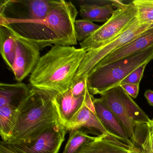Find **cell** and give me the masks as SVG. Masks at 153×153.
Instances as JSON below:
<instances>
[{"label":"cell","instance_id":"1","mask_svg":"<svg viewBox=\"0 0 153 153\" xmlns=\"http://www.w3.org/2000/svg\"><path fill=\"white\" fill-rule=\"evenodd\" d=\"M77 10L71 1L52 0L46 17L32 20H0L13 34L38 47L77 44L75 23Z\"/></svg>","mask_w":153,"mask_h":153},{"label":"cell","instance_id":"2","mask_svg":"<svg viewBox=\"0 0 153 153\" xmlns=\"http://www.w3.org/2000/svg\"><path fill=\"white\" fill-rule=\"evenodd\" d=\"M86 51L72 46L53 45L40 57L30 74L32 88L58 94L66 92L72 85Z\"/></svg>","mask_w":153,"mask_h":153},{"label":"cell","instance_id":"3","mask_svg":"<svg viewBox=\"0 0 153 153\" xmlns=\"http://www.w3.org/2000/svg\"><path fill=\"white\" fill-rule=\"evenodd\" d=\"M55 96L51 92L32 88L18 109L15 127L6 142L19 144L29 142L51 127L63 123Z\"/></svg>","mask_w":153,"mask_h":153},{"label":"cell","instance_id":"4","mask_svg":"<svg viewBox=\"0 0 153 153\" xmlns=\"http://www.w3.org/2000/svg\"><path fill=\"white\" fill-rule=\"evenodd\" d=\"M153 59V45L142 51L113 62L94 66L88 74L87 85L93 95L102 94L120 85L132 71Z\"/></svg>","mask_w":153,"mask_h":153},{"label":"cell","instance_id":"5","mask_svg":"<svg viewBox=\"0 0 153 153\" xmlns=\"http://www.w3.org/2000/svg\"><path fill=\"white\" fill-rule=\"evenodd\" d=\"M116 7L110 19L87 39L79 45L86 51L100 47L123 33L137 16V11L132 1L123 4L120 1H112Z\"/></svg>","mask_w":153,"mask_h":153},{"label":"cell","instance_id":"6","mask_svg":"<svg viewBox=\"0 0 153 153\" xmlns=\"http://www.w3.org/2000/svg\"><path fill=\"white\" fill-rule=\"evenodd\" d=\"M153 26V24H142L136 17L120 35L100 47L87 51L73 81L86 78L90 70L102 59L137 38Z\"/></svg>","mask_w":153,"mask_h":153},{"label":"cell","instance_id":"7","mask_svg":"<svg viewBox=\"0 0 153 153\" xmlns=\"http://www.w3.org/2000/svg\"><path fill=\"white\" fill-rule=\"evenodd\" d=\"M52 0H1L0 20H32L45 18Z\"/></svg>","mask_w":153,"mask_h":153},{"label":"cell","instance_id":"8","mask_svg":"<svg viewBox=\"0 0 153 153\" xmlns=\"http://www.w3.org/2000/svg\"><path fill=\"white\" fill-rule=\"evenodd\" d=\"M68 133L66 126L54 125L32 141L19 144L7 145L17 153H58Z\"/></svg>","mask_w":153,"mask_h":153},{"label":"cell","instance_id":"9","mask_svg":"<svg viewBox=\"0 0 153 153\" xmlns=\"http://www.w3.org/2000/svg\"><path fill=\"white\" fill-rule=\"evenodd\" d=\"M94 98L93 95L90 94L85 104L65 125L68 132L70 133L72 131L78 129L88 134L95 135L96 137L112 134L106 129L96 114Z\"/></svg>","mask_w":153,"mask_h":153},{"label":"cell","instance_id":"10","mask_svg":"<svg viewBox=\"0 0 153 153\" xmlns=\"http://www.w3.org/2000/svg\"><path fill=\"white\" fill-rule=\"evenodd\" d=\"M15 36L17 47L11 71L15 79L21 82L33 70L41 57V51L34 45Z\"/></svg>","mask_w":153,"mask_h":153},{"label":"cell","instance_id":"11","mask_svg":"<svg viewBox=\"0 0 153 153\" xmlns=\"http://www.w3.org/2000/svg\"><path fill=\"white\" fill-rule=\"evenodd\" d=\"M100 96V99L107 105L115 114L125 130L128 137L134 145L135 124L129 117L119 94L117 87L109 89Z\"/></svg>","mask_w":153,"mask_h":153},{"label":"cell","instance_id":"12","mask_svg":"<svg viewBox=\"0 0 153 153\" xmlns=\"http://www.w3.org/2000/svg\"><path fill=\"white\" fill-rule=\"evenodd\" d=\"M152 45H153V26L137 38L109 53L95 66L105 65L126 58L142 51Z\"/></svg>","mask_w":153,"mask_h":153},{"label":"cell","instance_id":"13","mask_svg":"<svg viewBox=\"0 0 153 153\" xmlns=\"http://www.w3.org/2000/svg\"><path fill=\"white\" fill-rule=\"evenodd\" d=\"M138 149L114 135L108 134L86 145L77 153H128Z\"/></svg>","mask_w":153,"mask_h":153},{"label":"cell","instance_id":"14","mask_svg":"<svg viewBox=\"0 0 153 153\" xmlns=\"http://www.w3.org/2000/svg\"><path fill=\"white\" fill-rule=\"evenodd\" d=\"M90 94L88 89L85 96L76 97L69 88L66 92L55 94V102L61 120L64 125H67L85 104Z\"/></svg>","mask_w":153,"mask_h":153},{"label":"cell","instance_id":"15","mask_svg":"<svg viewBox=\"0 0 153 153\" xmlns=\"http://www.w3.org/2000/svg\"><path fill=\"white\" fill-rule=\"evenodd\" d=\"M94 104L96 114L106 129L129 146L135 147L120 123L107 105L100 98H94Z\"/></svg>","mask_w":153,"mask_h":153},{"label":"cell","instance_id":"16","mask_svg":"<svg viewBox=\"0 0 153 153\" xmlns=\"http://www.w3.org/2000/svg\"><path fill=\"white\" fill-rule=\"evenodd\" d=\"M30 89L22 82L0 84V107L10 105L19 108L27 97Z\"/></svg>","mask_w":153,"mask_h":153},{"label":"cell","instance_id":"17","mask_svg":"<svg viewBox=\"0 0 153 153\" xmlns=\"http://www.w3.org/2000/svg\"><path fill=\"white\" fill-rule=\"evenodd\" d=\"M79 3V13L85 20L91 22H105L111 17L114 12L111 4L98 5L87 1H81Z\"/></svg>","mask_w":153,"mask_h":153},{"label":"cell","instance_id":"18","mask_svg":"<svg viewBox=\"0 0 153 153\" xmlns=\"http://www.w3.org/2000/svg\"><path fill=\"white\" fill-rule=\"evenodd\" d=\"M16 39L6 26L0 25V51L9 68L12 69L16 53Z\"/></svg>","mask_w":153,"mask_h":153},{"label":"cell","instance_id":"19","mask_svg":"<svg viewBox=\"0 0 153 153\" xmlns=\"http://www.w3.org/2000/svg\"><path fill=\"white\" fill-rule=\"evenodd\" d=\"M141 153H153V119L144 124H135L134 145Z\"/></svg>","mask_w":153,"mask_h":153},{"label":"cell","instance_id":"20","mask_svg":"<svg viewBox=\"0 0 153 153\" xmlns=\"http://www.w3.org/2000/svg\"><path fill=\"white\" fill-rule=\"evenodd\" d=\"M118 92L126 108L130 119L136 124H144L150 120L146 113L133 101L131 97L120 85L117 86Z\"/></svg>","mask_w":153,"mask_h":153},{"label":"cell","instance_id":"21","mask_svg":"<svg viewBox=\"0 0 153 153\" xmlns=\"http://www.w3.org/2000/svg\"><path fill=\"white\" fill-rule=\"evenodd\" d=\"M18 108L10 105L0 107V135L2 141L9 139L15 127Z\"/></svg>","mask_w":153,"mask_h":153},{"label":"cell","instance_id":"22","mask_svg":"<svg viewBox=\"0 0 153 153\" xmlns=\"http://www.w3.org/2000/svg\"><path fill=\"white\" fill-rule=\"evenodd\" d=\"M99 137H92L79 130L72 131L70 132L63 153H78L85 146L96 140Z\"/></svg>","mask_w":153,"mask_h":153},{"label":"cell","instance_id":"23","mask_svg":"<svg viewBox=\"0 0 153 153\" xmlns=\"http://www.w3.org/2000/svg\"><path fill=\"white\" fill-rule=\"evenodd\" d=\"M132 2L138 20L142 24H153V0H134Z\"/></svg>","mask_w":153,"mask_h":153},{"label":"cell","instance_id":"24","mask_svg":"<svg viewBox=\"0 0 153 153\" xmlns=\"http://www.w3.org/2000/svg\"><path fill=\"white\" fill-rule=\"evenodd\" d=\"M101 26L88 20L84 19L76 20L75 30L77 41L80 42L85 41L93 34Z\"/></svg>","mask_w":153,"mask_h":153},{"label":"cell","instance_id":"25","mask_svg":"<svg viewBox=\"0 0 153 153\" xmlns=\"http://www.w3.org/2000/svg\"><path fill=\"white\" fill-rule=\"evenodd\" d=\"M71 92L73 96L79 97L84 96L87 91V79H79L73 81L70 88Z\"/></svg>","mask_w":153,"mask_h":153},{"label":"cell","instance_id":"26","mask_svg":"<svg viewBox=\"0 0 153 153\" xmlns=\"http://www.w3.org/2000/svg\"><path fill=\"white\" fill-rule=\"evenodd\" d=\"M148 63L149 62H146L139 67L137 68L130 73L128 76L126 77L123 80L121 84H139L143 76L144 70Z\"/></svg>","mask_w":153,"mask_h":153},{"label":"cell","instance_id":"27","mask_svg":"<svg viewBox=\"0 0 153 153\" xmlns=\"http://www.w3.org/2000/svg\"><path fill=\"white\" fill-rule=\"evenodd\" d=\"M120 85L133 98L137 97L139 91V84H123Z\"/></svg>","mask_w":153,"mask_h":153},{"label":"cell","instance_id":"28","mask_svg":"<svg viewBox=\"0 0 153 153\" xmlns=\"http://www.w3.org/2000/svg\"><path fill=\"white\" fill-rule=\"evenodd\" d=\"M0 153H17L11 149L6 142L1 141L0 142Z\"/></svg>","mask_w":153,"mask_h":153},{"label":"cell","instance_id":"29","mask_svg":"<svg viewBox=\"0 0 153 153\" xmlns=\"http://www.w3.org/2000/svg\"><path fill=\"white\" fill-rule=\"evenodd\" d=\"M144 96L146 99L148 103L153 106V91L150 89L146 90L144 94Z\"/></svg>","mask_w":153,"mask_h":153},{"label":"cell","instance_id":"30","mask_svg":"<svg viewBox=\"0 0 153 153\" xmlns=\"http://www.w3.org/2000/svg\"><path fill=\"white\" fill-rule=\"evenodd\" d=\"M128 153H140V150L138 148L135 151H131V152H129Z\"/></svg>","mask_w":153,"mask_h":153},{"label":"cell","instance_id":"31","mask_svg":"<svg viewBox=\"0 0 153 153\" xmlns=\"http://www.w3.org/2000/svg\"><path fill=\"white\" fill-rule=\"evenodd\" d=\"M140 153H141V152H140Z\"/></svg>","mask_w":153,"mask_h":153}]
</instances>
